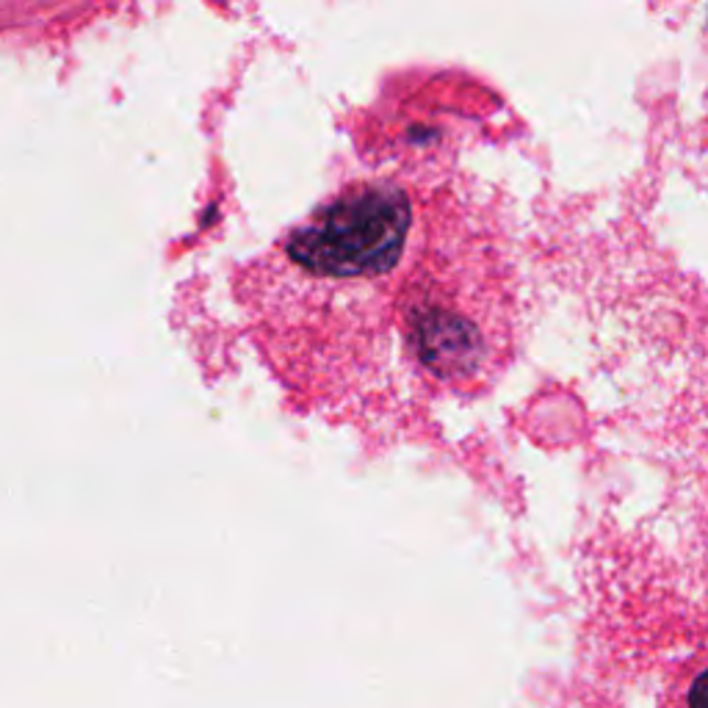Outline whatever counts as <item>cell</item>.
Wrapping results in <instances>:
<instances>
[{
    "mask_svg": "<svg viewBox=\"0 0 708 708\" xmlns=\"http://www.w3.org/2000/svg\"><path fill=\"white\" fill-rule=\"evenodd\" d=\"M238 304L282 388L361 427L484 394L521 330L498 230L449 189L407 181L343 189L244 269Z\"/></svg>",
    "mask_w": 708,
    "mask_h": 708,
    "instance_id": "cell-1",
    "label": "cell"
}]
</instances>
